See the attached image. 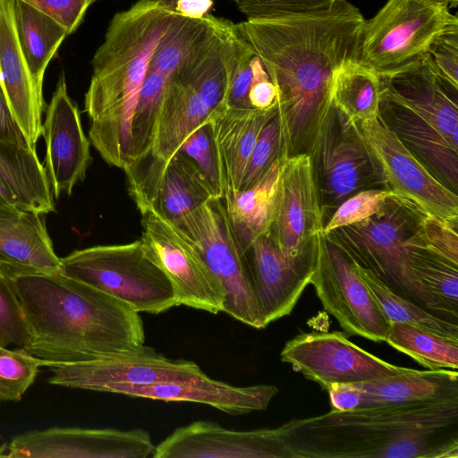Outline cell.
Returning a JSON list of instances; mask_svg holds the SVG:
<instances>
[{
	"label": "cell",
	"mask_w": 458,
	"mask_h": 458,
	"mask_svg": "<svg viewBox=\"0 0 458 458\" xmlns=\"http://www.w3.org/2000/svg\"><path fill=\"white\" fill-rule=\"evenodd\" d=\"M365 19L344 0L321 13L237 23L276 89L282 156L308 154L336 72L358 61Z\"/></svg>",
	"instance_id": "obj_1"
},
{
	"label": "cell",
	"mask_w": 458,
	"mask_h": 458,
	"mask_svg": "<svg viewBox=\"0 0 458 458\" xmlns=\"http://www.w3.org/2000/svg\"><path fill=\"white\" fill-rule=\"evenodd\" d=\"M5 275L29 326L24 349L42 366L96 360L145 343L140 313L102 291L59 271Z\"/></svg>",
	"instance_id": "obj_2"
},
{
	"label": "cell",
	"mask_w": 458,
	"mask_h": 458,
	"mask_svg": "<svg viewBox=\"0 0 458 458\" xmlns=\"http://www.w3.org/2000/svg\"><path fill=\"white\" fill-rule=\"evenodd\" d=\"M278 428L291 458H458V399L331 410Z\"/></svg>",
	"instance_id": "obj_3"
},
{
	"label": "cell",
	"mask_w": 458,
	"mask_h": 458,
	"mask_svg": "<svg viewBox=\"0 0 458 458\" xmlns=\"http://www.w3.org/2000/svg\"><path fill=\"white\" fill-rule=\"evenodd\" d=\"M174 13L157 0H138L114 15L95 52L85 93L89 137L109 165L131 163V126L151 57Z\"/></svg>",
	"instance_id": "obj_4"
},
{
	"label": "cell",
	"mask_w": 458,
	"mask_h": 458,
	"mask_svg": "<svg viewBox=\"0 0 458 458\" xmlns=\"http://www.w3.org/2000/svg\"><path fill=\"white\" fill-rule=\"evenodd\" d=\"M423 215L416 206L392 192L376 214L325 236L394 293L443 319L457 323L458 316L420 283L409 265L405 242L417 231Z\"/></svg>",
	"instance_id": "obj_5"
},
{
	"label": "cell",
	"mask_w": 458,
	"mask_h": 458,
	"mask_svg": "<svg viewBox=\"0 0 458 458\" xmlns=\"http://www.w3.org/2000/svg\"><path fill=\"white\" fill-rule=\"evenodd\" d=\"M59 272L102 291L137 312L159 314L177 306L172 284L140 240L76 250Z\"/></svg>",
	"instance_id": "obj_6"
},
{
	"label": "cell",
	"mask_w": 458,
	"mask_h": 458,
	"mask_svg": "<svg viewBox=\"0 0 458 458\" xmlns=\"http://www.w3.org/2000/svg\"><path fill=\"white\" fill-rule=\"evenodd\" d=\"M309 156L325 225L338 206L355 193L374 188L387 189L383 174L355 123L332 101Z\"/></svg>",
	"instance_id": "obj_7"
},
{
	"label": "cell",
	"mask_w": 458,
	"mask_h": 458,
	"mask_svg": "<svg viewBox=\"0 0 458 458\" xmlns=\"http://www.w3.org/2000/svg\"><path fill=\"white\" fill-rule=\"evenodd\" d=\"M172 223L190 239L222 285L223 311L254 328L266 327L250 281L244 250L223 199L212 198Z\"/></svg>",
	"instance_id": "obj_8"
},
{
	"label": "cell",
	"mask_w": 458,
	"mask_h": 458,
	"mask_svg": "<svg viewBox=\"0 0 458 458\" xmlns=\"http://www.w3.org/2000/svg\"><path fill=\"white\" fill-rule=\"evenodd\" d=\"M458 23L445 5L430 0H388L365 21L359 63L378 75L422 57L432 39Z\"/></svg>",
	"instance_id": "obj_9"
},
{
	"label": "cell",
	"mask_w": 458,
	"mask_h": 458,
	"mask_svg": "<svg viewBox=\"0 0 458 458\" xmlns=\"http://www.w3.org/2000/svg\"><path fill=\"white\" fill-rule=\"evenodd\" d=\"M140 241L170 280L177 306L223 311L225 292L190 239L153 209L141 214Z\"/></svg>",
	"instance_id": "obj_10"
},
{
	"label": "cell",
	"mask_w": 458,
	"mask_h": 458,
	"mask_svg": "<svg viewBox=\"0 0 458 458\" xmlns=\"http://www.w3.org/2000/svg\"><path fill=\"white\" fill-rule=\"evenodd\" d=\"M386 188L428 216L458 225V194L440 183L377 116L355 123Z\"/></svg>",
	"instance_id": "obj_11"
},
{
	"label": "cell",
	"mask_w": 458,
	"mask_h": 458,
	"mask_svg": "<svg viewBox=\"0 0 458 458\" xmlns=\"http://www.w3.org/2000/svg\"><path fill=\"white\" fill-rule=\"evenodd\" d=\"M326 311L347 335L373 342L386 340L389 322L360 276L355 263L319 236L318 256L310 282Z\"/></svg>",
	"instance_id": "obj_12"
},
{
	"label": "cell",
	"mask_w": 458,
	"mask_h": 458,
	"mask_svg": "<svg viewBox=\"0 0 458 458\" xmlns=\"http://www.w3.org/2000/svg\"><path fill=\"white\" fill-rule=\"evenodd\" d=\"M280 358L323 389L332 384L366 382L413 370L381 360L339 331L301 333L286 342Z\"/></svg>",
	"instance_id": "obj_13"
},
{
	"label": "cell",
	"mask_w": 458,
	"mask_h": 458,
	"mask_svg": "<svg viewBox=\"0 0 458 458\" xmlns=\"http://www.w3.org/2000/svg\"><path fill=\"white\" fill-rule=\"evenodd\" d=\"M51 372L47 381L67 388L102 392L114 384L147 385L176 381L204 374L197 363L171 359L142 345L99 359L66 363H44Z\"/></svg>",
	"instance_id": "obj_14"
},
{
	"label": "cell",
	"mask_w": 458,
	"mask_h": 458,
	"mask_svg": "<svg viewBox=\"0 0 458 458\" xmlns=\"http://www.w3.org/2000/svg\"><path fill=\"white\" fill-rule=\"evenodd\" d=\"M324 220L310 157H284L269 233L290 259L313 254L324 233Z\"/></svg>",
	"instance_id": "obj_15"
},
{
	"label": "cell",
	"mask_w": 458,
	"mask_h": 458,
	"mask_svg": "<svg viewBox=\"0 0 458 458\" xmlns=\"http://www.w3.org/2000/svg\"><path fill=\"white\" fill-rule=\"evenodd\" d=\"M156 445L142 428L54 427L14 436L5 457L13 458H147Z\"/></svg>",
	"instance_id": "obj_16"
},
{
	"label": "cell",
	"mask_w": 458,
	"mask_h": 458,
	"mask_svg": "<svg viewBox=\"0 0 458 458\" xmlns=\"http://www.w3.org/2000/svg\"><path fill=\"white\" fill-rule=\"evenodd\" d=\"M244 255L250 281L267 327L294 309L316 269L318 242L313 254L293 260L281 252L270 233H267L255 238Z\"/></svg>",
	"instance_id": "obj_17"
},
{
	"label": "cell",
	"mask_w": 458,
	"mask_h": 458,
	"mask_svg": "<svg viewBox=\"0 0 458 458\" xmlns=\"http://www.w3.org/2000/svg\"><path fill=\"white\" fill-rule=\"evenodd\" d=\"M41 135L47 146L44 167L52 194L57 199L62 193L71 195L73 187L84 180L92 157L79 109L67 92L64 72L46 108Z\"/></svg>",
	"instance_id": "obj_18"
},
{
	"label": "cell",
	"mask_w": 458,
	"mask_h": 458,
	"mask_svg": "<svg viewBox=\"0 0 458 458\" xmlns=\"http://www.w3.org/2000/svg\"><path fill=\"white\" fill-rule=\"evenodd\" d=\"M153 458H291L279 428L235 430L208 420L177 428Z\"/></svg>",
	"instance_id": "obj_19"
},
{
	"label": "cell",
	"mask_w": 458,
	"mask_h": 458,
	"mask_svg": "<svg viewBox=\"0 0 458 458\" xmlns=\"http://www.w3.org/2000/svg\"><path fill=\"white\" fill-rule=\"evenodd\" d=\"M379 78L381 95L415 112L458 148V87L438 74L424 55Z\"/></svg>",
	"instance_id": "obj_20"
},
{
	"label": "cell",
	"mask_w": 458,
	"mask_h": 458,
	"mask_svg": "<svg viewBox=\"0 0 458 458\" xmlns=\"http://www.w3.org/2000/svg\"><path fill=\"white\" fill-rule=\"evenodd\" d=\"M278 391L273 385L233 386L204 373L187 379L147 385L114 384L102 392L164 402L196 403L231 415H242L266 410Z\"/></svg>",
	"instance_id": "obj_21"
},
{
	"label": "cell",
	"mask_w": 458,
	"mask_h": 458,
	"mask_svg": "<svg viewBox=\"0 0 458 458\" xmlns=\"http://www.w3.org/2000/svg\"><path fill=\"white\" fill-rule=\"evenodd\" d=\"M0 85L30 148L36 150L42 132L44 98L18 41L12 0H0Z\"/></svg>",
	"instance_id": "obj_22"
},
{
	"label": "cell",
	"mask_w": 458,
	"mask_h": 458,
	"mask_svg": "<svg viewBox=\"0 0 458 458\" xmlns=\"http://www.w3.org/2000/svg\"><path fill=\"white\" fill-rule=\"evenodd\" d=\"M378 114L431 175L458 194V148L415 112L383 95Z\"/></svg>",
	"instance_id": "obj_23"
},
{
	"label": "cell",
	"mask_w": 458,
	"mask_h": 458,
	"mask_svg": "<svg viewBox=\"0 0 458 458\" xmlns=\"http://www.w3.org/2000/svg\"><path fill=\"white\" fill-rule=\"evenodd\" d=\"M44 215L16 207L0 206V269L18 272H58Z\"/></svg>",
	"instance_id": "obj_24"
},
{
	"label": "cell",
	"mask_w": 458,
	"mask_h": 458,
	"mask_svg": "<svg viewBox=\"0 0 458 458\" xmlns=\"http://www.w3.org/2000/svg\"><path fill=\"white\" fill-rule=\"evenodd\" d=\"M276 112V104L265 110L226 107L210 121L223 182V200L235 194L259 135Z\"/></svg>",
	"instance_id": "obj_25"
},
{
	"label": "cell",
	"mask_w": 458,
	"mask_h": 458,
	"mask_svg": "<svg viewBox=\"0 0 458 458\" xmlns=\"http://www.w3.org/2000/svg\"><path fill=\"white\" fill-rule=\"evenodd\" d=\"M357 385L361 391L358 408L458 399V372L452 369H413L409 373Z\"/></svg>",
	"instance_id": "obj_26"
},
{
	"label": "cell",
	"mask_w": 458,
	"mask_h": 458,
	"mask_svg": "<svg viewBox=\"0 0 458 458\" xmlns=\"http://www.w3.org/2000/svg\"><path fill=\"white\" fill-rule=\"evenodd\" d=\"M284 157L277 158L253 186L223 200L244 251L255 238L269 233Z\"/></svg>",
	"instance_id": "obj_27"
},
{
	"label": "cell",
	"mask_w": 458,
	"mask_h": 458,
	"mask_svg": "<svg viewBox=\"0 0 458 458\" xmlns=\"http://www.w3.org/2000/svg\"><path fill=\"white\" fill-rule=\"evenodd\" d=\"M0 178L23 209L43 215L55 211L47 173L36 150L0 140Z\"/></svg>",
	"instance_id": "obj_28"
},
{
	"label": "cell",
	"mask_w": 458,
	"mask_h": 458,
	"mask_svg": "<svg viewBox=\"0 0 458 458\" xmlns=\"http://www.w3.org/2000/svg\"><path fill=\"white\" fill-rule=\"evenodd\" d=\"M18 41L37 89L42 93L46 69L64 39L65 30L22 0H12Z\"/></svg>",
	"instance_id": "obj_29"
},
{
	"label": "cell",
	"mask_w": 458,
	"mask_h": 458,
	"mask_svg": "<svg viewBox=\"0 0 458 458\" xmlns=\"http://www.w3.org/2000/svg\"><path fill=\"white\" fill-rule=\"evenodd\" d=\"M212 198L213 192L196 165L176 153L165 165L152 209L174 222Z\"/></svg>",
	"instance_id": "obj_30"
},
{
	"label": "cell",
	"mask_w": 458,
	"mask_h": 458,
	"mask_svg": "<svg viewBox=\"0 0 458 458\" xmlns=\"http://www.w3.org/2000/svg\"><path fill=\"white\" fill-rule=\"evenodd\" d=\"M380 100L381 81L374 71L354 61L344 64L336 72L331 101L351 122L377 116Z\"/></svg>",
	"instance_id": "obj_31"
},
{
	"label": "cell",
	"mask_w": 458,
	"mask_h": 458,
	"mask_svg": "<svg viewBox=\"0 0 458 458\" xmlns=\"http://www.w3.org/2000/svg\"><path fill=\"white\" fill-rule=\"evenodd\" d=\"M217 20L211 14L189 18L174 13L158 41L148 68L167 78L174 74L211 33Z\"/></svg>",
	"instance_id": "obj_32"
},
{
	"label": "cell",
	"mask_w": 458,
	"mask_h": 458,
	"mask_svg": "<svg viewBox=\"0 0 458 458\" xmlns=\"http://www.w3.org/2000/svg\"><path fill=\"white\" fill-rule=\"evenodd\" d=\"M385 342L428 369L457 370L458 339L411 324L391 322Z\"/></svg>",
	"instance_id": "obj_33"
},
{
	"label": "cell",
	"mask_w": 458,
	"mask_h": 458,
	"mask_svg": "<svg viewBox=\"0 0 458 458\" xmlns=\"http://www.w3.org/2000/svg\"><path fill=\"white\" fill-rule=\"evenodd\" d=\"M416 232L405 242L410 267L420 283L458 316V264L425 245Z\"/></svg>",
	"instance_id": "obj_34"
},
{
	"label": "cell",
	"mask_w": 458,
	"mask_h": 458,
	"mask_svg": "<svg viewBox=\"0 0 458 458\" xmlns=\"http://www.w3.org/2000/svg\"><path fill=\"white\" fill-rule=\"evenodd\" d=\"M379 310L391 322L411 324L449 338L458 339V324L443 319L394 293L371 271L355 264Z\"/></svg>",
	"instance_id": "obj_35"
},
{
	"label": "cell",
	"mask_w": 458,
	"mask_h": 458,
	"mask_svg": "<svg viewBox=\"0 0 458 458\" xmlns=\"http://www.w3.org/2000/svg\"><path fill=\"white\" fill-rule=\"evenodd\" d=\"M167 80L161 72L148 69L131 121L130 164L144 157L150 149Z\"/></svg>",
	"instance_id": "obj_36"
},
{
	"label": "cell",
	"mask_w": 458,
	"mask_h": 458,
	"mask_svg": "<svg viewBox=\"0 0 458 458\" xmlns=\"http://www.w3.org/2000/svg\"><path fill=\"white\" fill-rule=\"evenodd\" d=\"M42 360L22 347L0 345V401L19 402L35 381Z\"/></svg>",
	"instance_id": "obj_37"
},
{
	"label": "cell",
	"mask_w": 458,
	"mask_h": 458,
	"mask_svg": "<svg viewBox=\"0 0 458 458\" xmlns=\"http://www.w3.org/2000/svg\"><path fill=\"white\" fill-rule=\"evenodd\" d=\"M177 153L186 156L196 165L208 182L214 198L223 199L220 164L210 119L185 139Z\"/></svg>",
	"instance_id": "obj_38"
},
{
	"label": "cell",
	"mask_w": 458,
	"mask_h": 458,
	"mask_svg": "<svg viewBox=\"0 0 458 458\" xmlns=\"http://www.w3.org/2000/svg\"><path fill=\"white\" fill-rule=\"evenodd\" d=\"M280 157H282V138L280 122L276 112L259 135L247 162L239 191H245L253 186Z\"/></svg>",
	"instance_id": "obj_39"
},
{
	"label": "cell",
	"mask_w": 458,
	"mask_h": 458,
	"mask_svg": "<svg viewBox=\"0 0 458 458\" xmlns=\"http://www.w3.org/2000/svg\"><path fill=\"white\" fill-rule=\"evenodd\" d=\"M30 336L21 303L10 278L0 269V345L25 348Z\"/></svg>",
	"instance_id": "obj_40"
},
{
	"label": "cell",
	"mask_w": 458,
	"mask_h": 458,
	"mask_svg": "<svg viewBox=\"0 0 458 458\" xmlns=\"http://www.w3.org/2000/svg\"><path fill=\"white\" fill-rule=\"evenodd\" d=\"M344 0H234L247 19H274L327 11Z\"/></svg>",
	"instance_id": "obj_41"
},
{
	"label": "cell",
	"mask_w": 458,
	"mask_h": 458,
	"mask_svg": "<svg viewBox=\"0 0 458 458\" xmlns=\"http://www.w3.org/2000/svg\"><path fill=\"white\" fill-rule=\"evenodd\" d=\"M391 191L382 188L368 189L345 199L335 210L324 225V234L360 222L376 214L384 205Z\"/></svg>",
	"instance_id": "obj_42"
},
{
	"label": "cell",
	"mask_w": 458,
	"mask_h": 458,
	"mask_svg": "<svg viewBox=\"0 0 458 458\" xmlns=\"http://www.w3.org/2000/svg\"><path fill=\"white\" fill-rule=\"evenodd\" d=\"M424 57L438 74L458 87V23L438 33Z\"/></svg>",
	"instance_id": "obj_43"
},
{
	"label": "cell",
	"mask_w": 458,
	"mask_h": 458,
	"mask_svg": "<svg viewBox=\"0 0 458 458\" xmlns=\"http://www.w3.org/2000/svg\"><path fill=\"white\" fill-rule=\"evenodd\" d=\"M416 233L425 245L458 264L457 227L434 216L423 215Z\"/></svg>",
	"instance_id": "obj_44"
},
{
	"label": "cell",
	"mask_w": 458,
	"mask_h": 458,
	"mask_svg": "<svg viewBox=\"0 0 458 458\" xmlns=\"http://www.w3.org/2000/svg\"><path fill=\"white\" fill-rule=\"evenodd\" d=\"M61 25L68 35L81 23L88 8L98 0H22Z\"/></svg>",
	"instance_id": "obj_45"
},
{
	"label": "cell",
	"mask_w": 458,
	"mask_h": 458,
	"mask_svg": "<svg viewBox=\"0 0 458 458\" xmlns=\"http://www.w3.org/2000/svg\"><path fill=\"white\" fill-rule=\"evenodd\" d=\"M0 140L18 147L30 148V143L17 123L5 94L0 85ZM33 150V149H32Z\"/></svg>",
	"instance_id": "obj_46"
},
{
	"label": "cell",
	"mask_w": 458,
	"mask_h": 458,
	"mask_svg": "<svg viewBox=\"0 0 458 458\" xmlns=\"http://www.w3.org/2000/svg\"><path fill=\"white\" fill-rule=\"evenodd\" d=\"M251 108L265 110L276 104V89L266 68L254 80L248 95Z\"/></svg>",
	"instance_id": "obj_47"
},
{
	"label": "cell",
	"mask_w": 458,
	"mask_h": 458,
	"mask_svg": "<svg viewBox=\"0 0 458 458\" xmlns=\"http://www.w3.org/2000/svg\"><path fill=\"white\" fill-rule=\"evenodd\" d=\"M324 390L328 393L332 410L345 411L360 406L361 391L357 383L332 384Z\"/></svg>",
	"instance_id": "obj_48"
},
{
	"label": "cell",
	"mask_w": 458,
	"mask_h": 458,
	"mask_svg": "<svg viewBox=\"0 0 458 458\" xmlns=\"http://www.w3.org/2000/svg\"><path fill=\"white\" fill-rule=\"evenodd\" d=\"M174 13L189 17L203 18L209 14L215 0H157Z\"/></svg>",
	"instance_id": "obj_49"
},
{
	"label": "cell",
	"mask_w": 458,
	"mask_h": 458,
	"mask_svg": "<svg viewBox=\"0 0 458 458\" xmlns=\"http://www.w3.org/2000/svg\"><path fill=\"white\" fill-rule=\"evenodd\" d=\"M0 206L21 208L19 199L0 178Z\"/></svg>",
	"instance_id": "obj_50"
},
{
	"label": "cell",
	"mask_w": 458,
	"mask_h": 458,
	"mask_svg": "<svg viewBox=\"0 0 458 458\" xmlns=\"http://www.w3.org/2000/svg\"><path fill=\"white\" fill-rule=\"evenodd\" d=\"M430 1L445 5L448 8H454L458 4V0H430Z\"/></svg>",
	"instance_id": "obj_51"
},
{
	"label": "cell",
	"mask_w": 458,
	"mask_h": 458,
	"mask_svg": "<svg viewBox=\"0 0 458 458\" xmlns=\"http://www.w3.org/2000/svg\"><path fill=\"white\" fill-rule=\"evenodd\" d=\"M7 452V444H4L0 446V457H5Z\"/></svg>",
	"instance_id": "obj_52"
}]
</instances>
